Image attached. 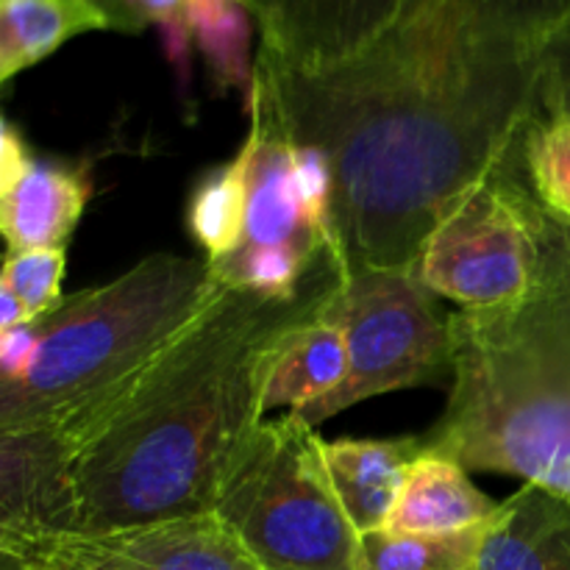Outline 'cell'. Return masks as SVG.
I'll use <instances>...</instances> for the list:
<instances>
[{
	"instance_id": "1",
	"label": "cell",
	"mask_w": 570,
	"mask_h": 570,
	"mask_svg": "<svg viewBox=\"0 0 570 570\" xmlns=\"http://www.w3.org/2000/svg\"><path fill=\"white\" fill-rule=\"evenodd\" d=\"M570 0H404L356 56L321 72L256 59L295 145L332 159L343 278L412 271L429 234L534 115Z\"/></svg>"
},
{
	"instance_id": "2",
	"label": "cell",
	"mask_w": 570,
	"mask_h": 570,
	"mask_svg": "<svg viewBox=\"0 0 570 570\" xmlns=\"http://www.w3.org/2000/svg\"><path fill=\"white\" fill-rule=\"evenodd\" d=\"M340 282L326 259L293 301L223 287L115 395L53 423L72 454V532L212 512L228 460L265 421L262 387L278 340Z\"/></svg>"
},
{
	"instance_id": "3",
	"label": "cell",
	"mask_w": 570,
	"mask_h": 570,
	"mask_svg": "<svg viewBox=\"0 0 570 570\" xmlns=\"http://www.w3.org/2000/svg\"><path fill=\"white\" fill-rule=\"evenodd\" d=\"M538 262L515 304L449 315L451 393L423 449L570 499V220L532 189Z\"/></svg>"
},
{
	"instance_id": "4",
	"label": "cell",
	"mask_w": 570,
	"mask_h": 570,
	"mask_svg": "<svg viewBox=\"0 0 570 570\" xmlns=\"http://www.w3.org/2000/svg\"><path fill=\"white\" fill-rule=\"evenodd\" d=\"M223 287L206 259L159 250L100 287L67 295L37 321L31 371L0 384V432L53 426L115 395Z\"/></svg>"
},
{
	"instance_id": "5",
	"label": "cell",
	"mask_w": 570,
	"mask_h": 570,
	"mask_svg": "<svg viewBox=\"0 0 570 570\" xmlns=\"http://www.w3.org/2000/svg\"><path fill=\"white\" fill-rule=\"evenodd\" d=\"M326 440L301 415L262 421L223 471L215 512L262 570H356L360 538L332 476Z\"/></svg>"
},
{
	"instance_id": "6",
	"label": "cell",
	"mask_w": 570,
	"mask_h": 570,
	"mask_svg": "<svg viewBox=\"0 0 570 570\" xmlns=\"http://www.w3.org/2000/svg\"><path fill=\"white\" fill-rule=\"evenodd\" d=\"M534 262L532 187L515 139L499 165L434 226L412 273L432 295L484 312L521 301L532 287Z\"/></svg>"
},
{
	"instance_id": "7",
	"label": "cell",
	"mask_w": 570,
	"mask_h": 570,
	"mask_svg": "<svg viewBox=\"0 0 570 570\" xmlns=\"http://www.w3.org/2000/svg\"><path fill=\"white\" fill-rule=\"evenodd\" d=\"M337 315L348 343V376L332 395L298 412L309 426L395 390L451 376V328L412 271H356L343 278Z\"/></svg>"
},
{
	"instance_id": "8",
	"label": "cell",
	"mask_w": 570,
	"mask_h": 570,
	"mask_svg": "<svg viewBox=\"0 0 570 570\" xmlns=\"http://www.w3.org/2000/svg\"><path fill=\"white\" fill-rule=\"evenodd\" d=\"M3 570H262L215 512L109 532L0 540Z\"/></svg>"
},
{
	"instance_id": "9",
	"label": "cell",
	"mask_w": 570,
	"mask_h": 570,
	"mask_svg": "<svg viewBox=\"0 0 570 570\" xmlns=\"http://www.w3.org/2000/svg\"><path fill=\"white\" fill-rule=\"evenodd\" d=\"M259 26L256 59L289 72H321L365 50L404 0H243Z\"/></svg>"
},
{
	"instance_id": "10",
	"label": "cell",
	"mask_w": 570,
	"mask_h": 570,
	"mask_svg": "<svg viewBox=\"0 0 570 570\" xmlns=\"http://www.w3.org/2000/svg\"><path fill=\"white\" fill-rule=\"evenodd\" d=\"M92 195L83 161L39 159L11 120L0 145V232L6 250L65 248Z\"/></svg>"
},
{
	"instance_id": "11",
	"label": "cell",
	"mask_w": 570,
	"mask_h": 570,
	"mask_svg": "<svg viewBox=\"0 0 570 570\" xmlns=\"http://www.w3.org/2000/svg\"><path fill=\"white\" fill-rule=\"evenodd\" d=\"M72 527V454L59 429L0 432V540L50 538Z\"/></svg>"
},
{
	"instance_id": "12",
	"label": "cell",
	"mask_w": 570,
	"mask_h": 570,
	"mask_svg": "<svg viewBox=\"0 0 570 570\" xmlns=\"http://www.w3.org/2000/svg\"><path fill=\"white\" fill-rule=\"evenodd\" d=\"M343 287V282H340ZM278 340L262 387V415L287 406L304 412L332 395L348 376V343L337 315V295Z\"/></svg>"
},
{
	"instance_id": "13",
	"label": "cell",
	"mask_w": 570,
	"mask_h": 570,
	"mask_svg": "<svg viewBox=\"0 0 570 570\" xmlns=\"http://www.w3.org/2000/svg\"><path fill=\"white\" fill-rule=\"evenodd\" d=\"M245 106L248 115H256L262 122L259 150L250 170L245 245H298L315 256H332L326 243L306 226L298 187H295V145L284 134L282 122L265 104L256 83Z\"/></svg>"
},
{
	"instance_id": "14",
	"label": "cell",
	"mask_w": 570,
	"mask_h": 570,
	"mask_svg": "<svg viewBox=\"0 0 570 570\" xmlns=\"http://www.w3.org/2000/svg\"><path fill=\"white\" fill-rule=\"evenodd\" d=\"M421 454V434H406L399 440L323 443L334 493L356 532L371 534L387 527L406 476Z\"/></svg>"
},
{
	"instance_id": "15",
	"label": "cell",
	"mask_w": 570,
	"mask_h": 570,
	"mask_svg": "<svg viewBox=\"0 0 570 570\" xmlns=\"http://www.w3.org/2000/svg\"><path fill=\"white\" fill-rule=\"evenodd\" d=\"M476 570H570V499L523 484L488 523Z\"/></svg>"
},
{
	"instance_id": "16",
	"label": "cell",
	"mask_w": 570,
	"mask_h": 570,
	"mask_svg": "<svg viewBox=\"0 0 570 570\" xmlns=\"http://www.w3.org/2000/svg\"><path fill=\"white\" fill-rule=\"evenodd\" d=\"M499 507L471 482L460 462L423 449L384 529L406 534H456L488 527Z\"/></svg>"
},
{
	"instance_id": "17",
	"label": "cell",
	"mask_w": 570,
	"mask_h": 570,
	"mask_svg": "<svg viewBox=\"0 0 570 570\" xmlns=\"http://www.w3.org/2000/svg\"><path fill=\"white\" fill-rule=\"evenodd\" d=\"M248 117V137L239 145L237 156L206 170L189 195L187 228L209 265L237 254L245 245L250 170L262 139L259 117Z\"/></svg>"
},
{
	"instance_id": "18",
	"label": "cell",
	"mask_w": 570,
	"mask_h": 570,
	"mask_svg": "<svg viewBox=\"0 0 570 570\" xmlns=\"http://www.w3.org/2000/svg\"><path fill=\"white\" fill-rule=\"evenodd\" d=\"M89 31H109L95 0H0V81L9 83Z\"/></svg>"
},
{
	"instance_id": "19",
	"label": "cell",
	"mask_w": 570,
	"mask_h": 570,
	"mask_svg": "<svg viewBox=\"0 0 570 570\" xmlns=\"http://www.w3.org/2000/svg\"><path fill=\"white\" fill-rule=\"evenodd\" d=\"M195 45L209 67L217 95L232 89L248 95L256 83V61H250V20L254 14L239 0H187L184 3Z\"/></svg>"
},
{
	"instance_id": "20",
	"label": "cell",
	"mask_w": 570,
	"mask_h": 570,
	"mask_svg": "<svg viewBox=\"0 0 570 570\" xmlns=\"http://www.w3.org/2000/svg\"><path fill=\"white\" fill-rule=\"evenodd\" d=\"M484 529L456 534H406L379 529L360 538L356 570H476Z\"/></svg>"
},
{
	"instance_id": "21",
	"label": "cell",
	"mask_w": 570,
	"mask_h": 570,
	"mask_svg": "<svg viewBox=\"0 0 570 570\" xmlns=\"http://www.w3.org/2000/svg\"><path fill=\"white\" fill-rule=\"evenodd\" d=\"M326 259L332 256H315L298 245H243L237 254L215 262L212 271L226 287L271 301H293Z\"/></svg>"
},
{
	"instance_id": "22",
	"label": "cell",
	"mask_w": 570,
	"mask_h": 570,
	"mask_svg": "<svg viewBox=\"0 0 570 570\" xmlns=\"http://www.w3.org/2000/svg\"><path fill=\"white\" fill-rule=\"evenodd\" d=\"M518 145L529 187L551 212L570 220V111L538 100Z\"/></svg>"
},
{
	"instance_id": "23",
	"label": "cell",
	"mask_w": 570,
	"mask_h": 570,
	"mask_svg": "<svg viewBox=\"0 0 570 570\" xmlns=\"http://www.w3.org/2000/svg\"><path fill=\"white\" fill-rule=\"evenodd\" d=\"M65 267V248L6 250L0 287L11 289L26 309L28 321L37 323L59 309V304L65 301V293H61Z\"/></svg>"
},
{
	"instance_id": "24",
	"label": "cell",
	"mask_w": 570,
	"mask_h": 570,
	"mask_svg": "<svg viewBox=\"0 0 570 570\" xmlns=\"http://www.w3.org/2000/svg\"><path fill=\"white\" fill-rule=\"evenodd\" d=\"M540 100L554 109L570 111V17L549 42Z\"/></svg>"
},
{
	"instance_id": "25",
	"label": "cell",
	"mask_w": 570,
	"mask_h": 570,
	"mask_svg": "<svg viewBox=\"0 0 570 570\" xmlns=\"http://www.w3.org/2000/svg\"><path fill=\"white\" fill-rule=\"evenodd\" d=\"M39 348L37 323H20L0 332V384L20 382L33 365Z\"/></svg>"
},
{
	"instance_id": "26",
	"label": "cell",
	"mask_w": 570,
	"mask_h": 570,
	"mask_svg": "<svg viewBox=\"0 0 570 570\" xmlns=\"http://www.w3.org/2000/svg\"><path fill=\"white\" fill-rule=\"evenodd\" d=\"M159 39H161V50H165V59L170 61L173 72H176V81L181 95L187 98L189 87H193V28H189L187 14H176L170 20L159 22Z\"/></svg>"
},
{
	"instance_id": "27",
	"label": "cell",
	"mask_w": 570,
	"mask_h": 570,
	"mask_svg": "<svg viewBox=\"0 0 570 570\" xmlns=\"http://www.w3.org/2000/svg\"><path fill=\"white\" fill-rule=\"evenodd\" d=\"M95 3H98V9L104 11L106 20H109V31L139 33L148 26V22L142 20V14L137 11V3H134V0H95Z\"/></svg>"
},
{
	"instance_id": "28",
	"label": "cell",
	"mask_w": 570,
	"mask_h": 570,
	"mask_svg": "<svg viewBox=\"0 0 570 570\" xmlns=\"http://www.w3.org/2000/svg\"><path fill=\"white\" fill-rule=\"evenodd\" d=\"M134 3H137V11L142 14L145 22H156L159 26V22L181 14L187 0H134Z\"/></svg>"
},
{
	"instance_id": "29",
	"label": "cell",
	"mask_w": 570,
	"mask_h": 570,
	"mask_svg": "<svg viewBox=\"0 0 570 570\" xmlns=\"http://www.w3.org/2000/svg\"><path fill=\"white\" fill-rule=\"evenodd\" d=\"M20 323H31L26 309H22V304L17 301V295L11 289L0 287V332L20 326Z\"/></svg>"
},
{
	"instance_id": "30",
	"label": "cell",
	"mask_w": 570,
	"mask_h": 570,
	"mask_svg": "<svg viewBox=\"0 0 570 570\" xmlns=\"http://www.w3.org/2000/svg\"><path fill=\"white\" fill-rule=\"evenodd\" d=\"M239 3H243V0H239Z\"/></svg>"
}]
</instances>
